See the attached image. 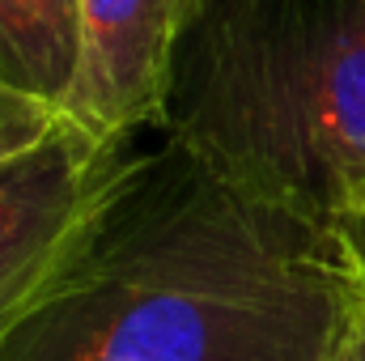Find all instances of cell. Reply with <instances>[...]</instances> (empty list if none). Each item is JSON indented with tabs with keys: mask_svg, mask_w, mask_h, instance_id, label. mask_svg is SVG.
Segmentation results:
<instances>
[{
	"mask_svg": "<svg viewBox=\"0 0 365 361\" xmlns=\"http://www.w3.org/2000/svg\"><path fill=\"white\" fill-rule=\"evenodd\" d=\"M208 9L212 0H81V68L64 111L110 141L170 123L182 39Z\"/></svg>",
	"mask_w": 365,
	"mask_h": 361,
	"instance_id": "4",
	"label": "cell"
},
{
	"mask_svg": "<svg viewBox=\"0 0 365 361\" xmlns=\"http://www.w3.org/2000/svg\"><path fill=\"white\" fill-rule=\"evenodd\" d=\"M149 171L132 141L0 90V353L73 285Z\"/></svg>",
	"mask_w": 365,
	"mask_h": 361,
	"instance_id": "3",
	"label": "cell"
},
{
	"mask_svg": "<svg viewBox=\"0 0 365 361\" xmlns=\"http://www.w3.org/2000/svg\"><path fill=\"white\" fill-rule=\"evenodd\" d=\"M81 68V0H0V90L68 106Z\"/></svg>",
	"mask_w": 365,
	"mask_h": 361,
	"instance_id": "5",
	"label": "cell"
},
{
	"mask_svg": "<svg viewBox=\"0 0 365 361\" xmlns=\"http://www.w3.org/2000/svg\"><path fill=\"white\" fill-rule=\"evenodd\" d=\"M357 289L336 230L187 162L119 213L0 361H331Z\"/></svg>",
	"mask_w": 365,
	"mask_h": 361,
	"instance_id": "1",
	"label": "cell"
},
{
	"mask_svg": "<svg viewBox=\"0 0 365 361\" xmlns=\"http://www.w3.org/2000/svg\"><path fill=\"white\" fill-rule=\"evenodd\" d=\"M170 115L182 162L336 230L365 191V0H225Z\"/></svg>",
	"mask_w": 365,
	"mask_h": 361,
	"instance_id": "2",
	"label": "cell"
},
{
	"mask_svg": "<svg viewBox=\"0 0 365 361\" xmlns=\"http://www.w3.org/2000/svg\"><path fill=\"white\" fill-rule=\"evenodd\" d=\"M336 238H340V247H344V255L353 264L357 285L365 289V191L353 200V208L336 221Z\"/></svg>",
	"mask_w": 365,
	"mask_h": 361,
	"instance_id": "6",
	"label": "cell"
},
{
	"mask_svg": "<svg viewBox=\"0 0 365 361\" xmlns=\"http://www.w3.org/2000/svg\"><path fill=\"white\" fill-rule=\"evenodd\" d=\"M331 361H365V289H357V298L349 302V315L340 323Z\"/></svg>",
	"mask_w": 365,
	"mask_h": 361,
	"instance_id": "7",
	"label": "cell"
}]
</instances>
